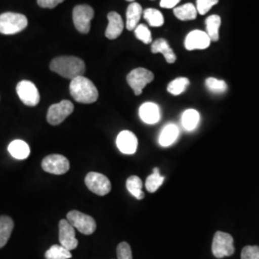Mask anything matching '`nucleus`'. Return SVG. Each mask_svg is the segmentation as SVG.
<instances>
[{
  "mask_svg": "<svg viewBox=\"0 0 259 259\" xmlns=\"http://www.w3.org/2000/svg\"><path fill=\"white\" fill-rule=\"evenodd\" d=\"M50 69L66 79L73 80L79 76H83L85 71V65L80 58L62 56L56 58L51 62Z\"/></svg>",
  "mask_w": 259,
  "mask_h": 259,
  "instance_id": "1",
  "label": "nucleus"
},
{
  "mask_svg": "<svg viewBox=\"0 0 259 259\" xmlns=\"http://www.w3.org/2000/svg\"><path fill=\"white\" fill-rule=\"evenodd\" d=\"M69 92L74 100L82 104L96 102L99 96L94 83L83 76H79L71 80L69 84Z\"/></svg>",
  "mask_w": 259,
  "mask_h": 259,
  "instance_id": "2",
  "label": "nucleus"
},
{
  "mask_svg": "<svg viewBox=\"0 0 259 259\" xmlns=\"http://www.w3.org/2000/svg\"><path fill=\"white\" fill-rule=\"evenodd\" d=\"M27 18L17 13H4L0 15V33L14 35L27 27Z\"/></svg>",
  "mask_w": 259,
  "mask_h": 259,
  "instance_id": "3",
  "label": "nucleus"
},
{
  "mask_svg": "<svg viewBox=\"0 0 259 259\" xmlns=\"http://www.w3.org/2000/svg\"><path fill=\"white\" fill-rule=\"evenodd\" d=\"M211 250L216 258L231 256L235 250L233 246V237L227 232H216L213 237Z\"/></svg>",
  "mask_w": 259,
  "mask_h": 259,
  "instance_id": "4",
  "label": "nucleus"
},
{
  "mask_svg": "<svg viewBox=\"0 0 259 259\" xmlns=\"http://www.w3.org/2000/svg\"><path fill=\"white\" fill-rule=\"evenodd\" d=\"M66 220L79 232L85 235H91L96 230V222L92 216L78 210H71L67 213Z\"/></svg>",
  "mask_w": 259,
  "mask_h": 259,
  "instance_id": "5",
  "label": "nucleus"
},
{
  "mask_svg": "<svg viewBox=\"0 0 259 259\" xmlns=\"http://www.w3.org/2000/svg\"><path fill=\"white\" fill-rule=\"evenodd\" d=\"M154 74L148 69L138 67L127 75V82L136 95H140L143 89L154 80Z\"/></svg>",
  "mask_w": 259,
  "mask_h": 259,
  "instance_id": "6",
  "label": "nucleus"
},
{
  "mask_svg": "<svg viewBox=\"0 0 259 259\" xmlns=\"http://www.w3.org/2000/svg\"><path fill=\"white\" fill-rule=\"evenodd\" d=\"M74 110L73 104L68 100H63L58 104L50 106L47 111V121L50 125L57 126L64 122Z\"/></svg>",
  "mask_w": 259,
  "mask_h": 259,
  "instance_id": "7",
  "label": "nucleus"
},
{
  "mask_svg": "<svg viewBox=\"0 0 259 259\" xmlns=\"http://www.w3.org/2000/svg\"><path fill=\"white\" fill-rule=\"evenodd\" d=\"M87 187L94 193L99 196L109 194L111 190V184L110 180L97 172H90L84 179Z\"/></svg>",
  "mask_w": 259,
  "mask_h": 259,
  "instance_id": "8",
  "label": "nucleus"
},
{
  "mask_svg": "<svg viewBox=\"0 0 259 259\" xmlns=\"http://www.w3.org/2000/svg\"><path fill=\"white\" fill-rule=\"evenodd\" d=\"M94 17V11L89 5H78L73 9V22L76 29L82 33L88 34L91 30V21Z\"/></svg>",
  "mask_w": 259,
  "mask_h": 259,
  "instance_id": "9",
  "label": "nucleus"
},
{
  "mask_svg": "<svg viewBox=\"0 0 259 259\" xmlns=\"http://www.w3.org/2000/svg\"><path fill=\"white\" fill-rule=\"evenodd\" d=\"M41 167L47 173L54 175H63L69 170L70 164L65 156L53 154L42 159Z\"/></svg>",
  "mask_w": 259,
  "mask_h": 259,
  "instance_id": "10",
  "label": "nucleus"
},
{
  "mask_svg": "<svg viewBox=\"0 0 259 259\" xmlns=\"http://www.w3.org/2000/svg\"><path fill=\"white\" fill-rule=\"evenodd\" d=\"M17 93L22 103L29 107H35L39 103V93L35 83L21 81L17 85Z\"/></svg>",
  "mask_w": 259,
  "mask_h": 259,
  "instance_id": "11",
  "label": "nucleus"
},
{
  "mask_svg": "<svg viewBox=\"0 0 259 259\" xmlns=\"http://www.w3.org/2000/svg\"><path fill=\"white\" fill-rule=\"evenodd\" d=\"M59 241L68 250H74L78 246L75 229L66 219H63L59 223Z\"/></svg>",
  "mask_w": 259,
  "mask_h": 259,
  "instance_id": "12",
  "label": "nucleus"
},
{
  "mask_svg": "<svg viewBox=\"0 0 259 259\" xmlns=\"http://www.w3.org/2000/svg\"><path fill=\"white\" fill-rule=\"evenodd\" d=\"M210 41L211 40L206 32L201 30H194L185 37V47L189 51L196 49H205L209 47Z\"/></svg>",
  "mask_w": 259,
  "mask_h": 259,
  "instance_id": "13",
  "label": "nucleus"
},
{
  "mask_svg": "<svg viewBox=\"0 0 259 259\" xmlns=\"http://www.w3.org/2000/svg\"><path fill=\"white\" fill-rule=\"evenodd\" d=\"M116 145L121 153L133 155L138 149V139L136 135L130 131H122L116 139Z\"/></svg>",
  "mask_w": 259,
  "mask_h": 259,
  "instance_id": "14",
  "label": "nucleus"
},
{
  "mask_svg": "<svg viewBox=\"0 0 259 259\" xmlns=\"http://www.w3.org/2000/svg\"><path fill=\"white\" fill-rule=\"evenodd\" d=\"M139 117L146 124H156L160 119V111L155 103H144L139 108Z\"/></svg>",
  "mask_w": 259,
  "mask_h": 259,
  "instance_id": "15",
  "label": "nucleus"
},
{
  "mask_svg": "<svg viewBox=\"0 0 259 259\" xmlns=\"http://www.w3.org/2000/svg\"><path fill=\"white\" fill-rule=\"evenodd\" d=\"M108 20L109 24L105 35L109 39H115L122 34V31L124 29V22L120 15L116 12H111L108 15Z\"/></svg>",
  "mask_w": 259,
  "mask_h": 259,
  "instance_id": "16",
  "label": "nucleus"
},
{
  "mask_svg": "<svg viewBox=\"0 0 259 259\" xmlns=\"http://www.w3.org/2000/svg\"><path fill=\"white\" fill-rule=\"evenodd\" d=\"M151 51L154 54L160 53L164 56L168 64H174L176 62L177 57L173 49L169 47V44L164 38H158L151 47Z\"/></svg>",
  "mask_w": 259,
  "mask_h": 259,
  "instance_id": "17",
  "label": "nucleus"
},
{
  "mask_svg": "<svg viewBox=\"0 0 259 259\" xmlns=\"http://www.w3.org/2000/svg\"><path fill=\"white\" fill-rule=\"evenodd\" d=\"M141 15H143V10L141 5L139 3L133 2L131 3L127 9L126 13V28L129 31L135 30L139 25V20L141 18Z\"/></svg>",
  "mask_w": 259,
  "mask_h": 259,
  "instance_id": "18",
  "label": "nucleus"
},
{
  "mask_svg": "<svg viewBox=\"0 0 259 259\" xmlns=\"http://www.w3.org/2000/svg\"><path fill=\"white\" fill-rule=\"evenodd\" d=\"M11 156L17 159H25L30 155V147L27 143L21 139H16L12 141L8 146Z\"/></svg>",
  "mask_w": 259,
  "mask_h": 259,
  "instance_id": "19",
  "label": "nucleus"
},
{
  "mask_svg": "<svg viewBox=\"0 0 259 259\" xmlns=\"http://www.w3.org/2000/svg\"><path fill=\"white\" fill-rule=\"evenodd\" d=\"M179 137V128L174 124L166 125L159 135V144L163 147H167L172 145Z\"/></svg>",
  "mask_w": 259,
  "mask_h": 259,
  "instance_id": "20",
  "label": "nucleus"
},
{
  "mask_svg": "<svg viewBox=\"0 0 259 259\" xmlns=\"http://www.w3.org/2000/svg\"><path fill=\"white\" fill-rule=\"evenodd\" d=\"M14 229V221L9 216H0V249L9 240Z\"/></svg>",
  "mask_w": 259,
  "mask_h": 259,
  "instance_id": "21",
  "label": "nucleus"
},
{
  "mask_svg": "<svg viewBox=\"0 0 259 259\" xmlns=\"http://www.w3.org/2000/svg\"><path fill=\"white\" fill-rule=\"evenodd\" d=\"M206 34L211 41L219 40V29L221 26V18L217 15H212L205 20Z\"/></svg>",
  "mask_w": 259,
  "mask_h": 259,
  "instance_id": "22",
  "label": "nucleus"
},
{
  "mask_svg": "<svg viewBox=\"0 0 259 259\" xmlns=\"http://www.w3.org/2000/svg\"><path fill=\"white\" fill-rule=\"evenodd\" d=\"M198 11L193 4L187 3L183 6L174 8V15L177 19L183 21L193 20L197 18Z\"/></svg>",
  "mask_w": 259,
  "mask_h": 259,
  "instance_id": "23",
  "label": "nucleus"
},
{
  "mask_svg": "<svg viewBox=\"0 0 259 259\" xmlns=\"http://www.w3.org/2000/svg\"><path fill=\"white\" fill-rule=\"evenodd\" d=\"M126 186L127 189L131 194L133 195L135 198H137L138 200H142L144 199L145 194L142 191V181L140 180V178L138 176H131L128 178L127 182H126Z\"/></svg>",
  "mask_w": 259,
  "mask_h": 259,
  "instance_id": "24",
  "label": "nucleus"
},
{
  "mask_svg": "<svg viewBox=\"0 0 259 259\" xmlns=\"http://www.w3.org/2000/svg\"><path fill=\"white\" fill-rule=\"evenodd\" d=\"M200 121V113L195 110H187L182 117L183 126L186 131H193L198 126Z\"/></svg>",
  "mask_w": 259,
  "mask_h": 259,
  "instance_id": "25",
  "label": "nucleus"
},
{
  "mask_svg": "<svg viewBox=\"0 0 259 259\" xmlns=\"http://www.w3.org/2000/svg\"><path fill=\"white\" fill-rule=\"evenodd\" d=\"M46 259H69L72 257L70 250L65 249L62 245H53L46 251Z\"/></svg>",
  "mask_w": 259,
  "mask_h": 259,
  "instance_id": "26",
  "label": "nucleus"
},
{
  "mask_svg": "<svg viewBox=\"0 0 259 259\" xmlns=\"http://www.w3.org/2000/svg\"><path fill=\"white\" fill-rule=\"evenodd\" d=\"M143 17L152 27H160L164 24L163 15L158 10L149 8L143 11Z\"/></svg>",
  "mask_w": 259,
  "mask_h": 259,
  "instance_id": "27",
  "label": "nucleus"
},
{
  "mask_svg": "<svg viewBox=\"0 0 259 259\" xmlns=\"http://www.w3.org/2000/svg\"><path fill=\"white\" fill-rule=\"evenodd\" d=\"M164 177L160 176L158 168H155L153 174L146 179L145 187L150 193H154L160 187V185H162Z\"/></svg>",
  "mask_w": 259,
  "mask_h": 259,
  "instance_id": "28",
  "label": "nucleus"
},
{
  "mask_svg": "<svg viewBox=\"0 0 259 259\" xmlns=\"http://www.w3.org/2000/svg\"><path fill=\"white\" fill-rule=\"evenodd\" d=\"M189 83H190L189 80L185 77L177 78L174 81L169 83L167 87V91H168V93H171L173 95H180L185 92V90L187 89Z\"/></svg>",
  "mask_w": 259,
  "mask_h": 259,
  "instance_id": "29",
  "label": "nucleus"
},
{
  "mask_svg": "<svg viewBox=\"0 0 259 259\" xmlns=\"http://www.w3.org/2000/svg\"><path fill=\"white\" fill-rule=\"evenodd\" d=\"M205 85L209 92L213 93H226L228 85L225 81L218 80L216 78L209 77L205 80Z\"/></svg>",
  "mask_w": 259,
  "mask_h": 259,
  "instance_id": "30",
  "label": "nucleus"
},
{
  "mask_svg": "<svg viewBox=\"0 0 259 259\" xmlns=\"http://www.w3.org/2000/svg\"><path fill=\"white\" fill-rule=\"evenodd\" d=\"M136 37L139 40H141L143 44L149 45L152 42V34L149 30V28L144 24H139L135 29Z\"/></svg>",
  "mask_w": 259,
  "mask_h": 259,
  "instance_id": "31",
  "label": "nucleus"
},
{
  "mask_svg": "<svg viewBox=\"0 0 259 259\" xmlns=\"http://www.w3.org/2000/svg\"><path fill=\"white\" fill-rule=\"evenodd\" d=\"M219 0H196L197 11L201 16H204L208 13L214 5L218 3Z\"/></svg>",
  "mask_w": 259,
  "mask_h": 259,
  "instance_id": "32",
  "label": "nucleus"
},
{
  "mask_svg": "<svg viewBox=\"0 0 259 259\" xmlns=\"http://www.w3.org/2000/svg\"><path fill=\"white\" fill-rule=\"evenodd\" d=\"M116 253L118 259H133L132 249L127 242H121L117 246Z\"/></svg>",
  "mask_w": 259,
  "mask_h": 259,
  "instance_id": "33",
  "label": "nucleus"
},
{
  "mask_svg": "<svg viewBox=\"0 0 259 259\" xmlns=\"http://www.w3.org/2000/svg\"><path fill=\"white\" fill-rule=\"evenodd\" d=\"M241 259H259L258 246H246L241 252Z\"/></svg>",
  "mask_w": 259,
  "mask_h": 259,
  "instance_id": "34",
  "label": "nucleus"
},
{
  "mask_svg": "<svg viewBox=\"0 0 259 259\" xmlns=\"http://www.w3.org/2000/svg\"><path fill=\"white\" fill-rule=\"evenodd\" d=\"M37 4L41 7V8H49V9H53L55 8L57 5L61 4L62 2H64L65 0H37Z\"/></svg>",
  "mask_w": 259,
  "mask_h": 259,
  "instance_id": "35",
  "label": "nucleus"
},
{
  "mask_svg": "<svg viewBox=\"0 0 259 259\" xmlns=\"http://www.w3.org/2000/svg\"><path fill=\"white\" fill-rule=\"evenodd\" d=\"M181 2V0H161L160 1V7L165 8V9H171L177 6L179 3Z\"/></svg>",
  "mask_w": 259,
  "mask_h": 259,
  "instance_id": "36",
  "label": "nucleus"
},
{
  "mask_svg": "<svg viewBox=\"0 0 259 259\" xmlns=\"http://www.w3.org/2000/svg\"><path fill=\"white\" fill-rule=\"evenodd\" d=\"M127 1H130V2H134L135 0H127Z\"/></svg>",
  "mask_w": 259,
  "mask_h": 259,
  "instance_id": "37",
  "label": "nucleus"
}]
</instances>
